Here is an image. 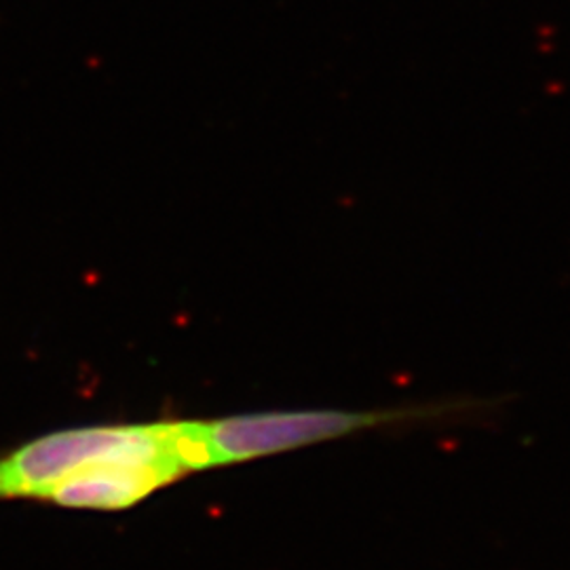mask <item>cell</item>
<instances>
[{
    "instance_id": "cell-1",
    "label": "cell",
    "mask_w": 570,
    "mask_h": 570,
    "mask_svg": "<svg viewBox=\"0 0 570 570\" xmlns=\"http://www.w3.org/2000/svg\"><path fill=\"white\" fill-rule=\"evenodd\" d=\"M412 414L345 410L261 412L218 421L176 423V440L186 471H199L303 449Z\"/></svg>"
}]
</instances>
